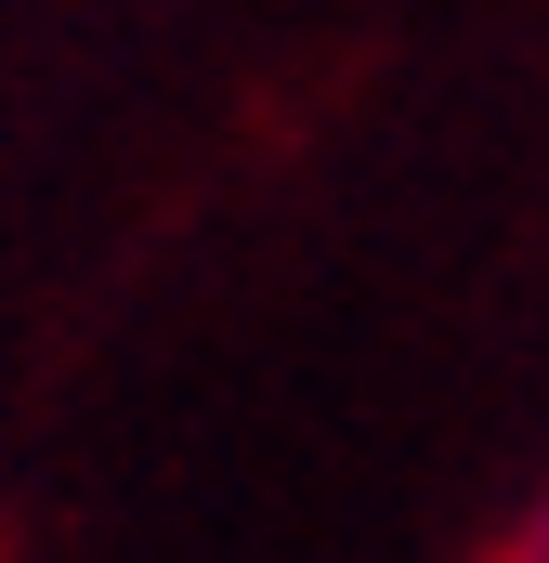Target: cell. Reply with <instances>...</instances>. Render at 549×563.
Wrapping results in <instances>:
<instances>
[]
</instances>
